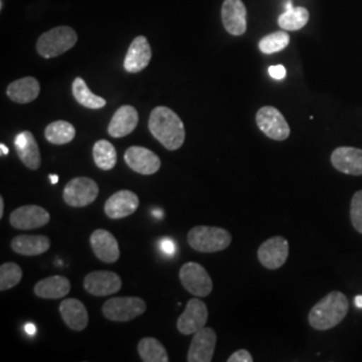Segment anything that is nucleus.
Returning a JSON list of instances; mask_svg holds the SVG:
<instances>
[{
    "mask_svg": "<svg viewBox=\"0 0 362 362\" xmlns=\"http://www.w3.org/2000/svg\"><path fill=\"white\" fill-rule=\"evenodd\" d=\"M350 220L357 233H362V189L353 194L350 202Z\"/></svg>",
    "mask_w": 362,
    "mask_h": 362,
    "instance_id": "nucleus-33",
    "label": "nucleus"
},
{
    "mask_svg": "<svg viewBox=\"0 0 362 362\" xmlns=\"http://www.w3.org/2000/svg\"><path fill=\"white\" fill-rule=\"evenodd\" d=\"M221 22L226 31L240 37L247 31V8L242 0H224L221 6Z\"/></svg>",
    "mask_w": 362,
    "mask_h": 362,
    "instance_id": "nucleus-11",
    "label": "nucleus"
},
{
    "mask_svg": "<svg viewBox=\"0 0 362 362\" xmlns=\"http://www.w3.org/2000/svg\"><path fill=\"white\" fill-rule=\"evenodd\" d=\"M71 90H73V95H74L76 101L78 104L82 105L83 107L97 110V109H103L106 106V100L103 97L95 95L94 93H91L90 89L86 85V82L81 77L74 79Z\"/></svg>",
    "mask_w": 362,
    "mask_h": 362,
    "instance_id": "nucleus-26",
    "label": "nucleus"
},
{
    "mask_svg": "<svg viewBox=\"0 0 362 362\" xmlns=\"http://www.w3.org/2000/svg\"><path fill=\"white\" fill-rule=\"evenodd\" d=\"M216 333L211 327H203L194 333L187 354L188 362H211L216 348Z\"/></svg>",
    "mask_w": 362,
    "mask_h": 362,
    "instance_id": "nucleus-14",
    "label": "nucleus"
},
{
    "mask_svg": "<svg viewBox=\"0 0 362 362\" xmlns=\"http://www.w3.org/2000/svg\"><path fill=\"white\" fill-rule=\"evenodd\" d=\"M288 258V242L282 236H274L263 242L258 250L260 264L267 270L281 269Z\"/></svg>",
    "mask_w": 362,
    "mask_h": 362,
    "instance_id": "nucleus-10",
    "label": "nucleus"
},
{
    "mask_svg": "<svg viewBox=\"0 0 362 362\" xmlns=\"http://www.w3.org/2000/svg\"><path fill=\"white\" fill-rule=\"evenodd\" d=\"M0 10H3V0H0Z\"/></svg>",
    "mask_w": 362,
    "mask_h": 362,
    "instance_id": "nucleus-44",
    "label": "nucleus"
},
{
    "mask_svg": "<svg viewBox=\"0 0 362 362\" xmlns=\"http://www.w3.org/2000/svg\"><path fill=\"white\" fill-rule=\"evenodd\" d=\"M228 362H252L254 358L251 356V353L246 349L236 350L235 353L231 354V357H228Z\"/></svg>",
    "mask_w": 362,
    "mask_h": 362,
    "instance_id": "nucleus-35",
    "label": "nucleus"
},
{
    "mask_svg": "<svg viewBox=\"0 0 362 362\" xmlns=\"http://www.w3.org/2000/svg\"><path fill=\"white\" fill-rule=\"evenodd\" d=\"M139 354L144 362H168L169 357L164 345L153 337H145L139 342Z\"/></svg>",
    "mask_w": 362,
    "mask_h": 362,
    "instance_id": "nucleus-28",
    "label": "nucleus"
},
{
    "mask_svg": "<svg viewBox=\"0 0 362 362\" xmlns=\"http://www.w3.org/2000/svg\"><path fill=\"white\" fill-rule=\"evenodd\" d=\"M349 313V299L344 293L332 291L322 298L309 313V324L313 329L325 332L341 324Z\"/></svg>",
    "mask_w": 362,
    "mask_h": 362,
    "instance_id": "nucleus-2",
    "label": "nucleus"
},
{
    "mask_svg": "<svg viewBox=\"0 0 362 362\" xmlns=\"http://www.w3.org/2000/svg\"><path fill=\"white\" fill-rule=\"evenodd\" d=\"M59 313L66 326L74 332H82L89 325V313L85 305L76 298L64 299L59 305Z\"/></svg>",
    "mask_w": 362,
    "mask_h": 362,
    "instance_id": "nucleus-21",
    "label": "nucleus"
},
{
    "mask_svg": "<svg viewBox=\"0 0 362 362\" xmlns=\"http://www.w3.org/2000/svg\"><path fill=\"white\" fill-rule=\"evenodd\" d=\"M179 275L182 287L194 297H208L212 293V279L202 264L188 262L181 267Z\"/></svg>",
    "mask_w": 362,
    "mask_h": 362,
    "instance_id": "nucleus-6",
    "label": "nucleus"
},
{
    "mask_svg": "<svg viewBox=\"0 0 362 362\" xmlns=\"http://www.w3.org/2000/svg\"><path fill=\"white\" fill-rule=\"evenodd\" d=\"M15 149L21 161L31 170H37L40 167V152L39 145L34 134L28 130L21 132L15 137Z\"/></svg>",
    "mask_w": 362,
    "mask_h": 362,
    "instance_id": "nucleus-22",
    "label": "nucleus"
},
{
    "mask_svg": "<svg viewBox=\"0 0 362 362\" xmlns=\"http://www.w3.org/2000/svg\"><path fill=\"white\" fill-rule=\"evenodd\" d=\"M90 246L94 255L104 263H116L119 259V247L113 233L106 230H95L91 233Z\"/></svg>",
    "mask_w": 362,
    "mask_h": 362,
    "instance_id": "nucleus-19",
    "label": "nucleus"
},
{
    "mask_svg": "<svg viewBox=\"0 0 362 362\" xmlns=\"http://www.w3.org/2000/svg\"><path fill=\"white\" fill-rule=\"evenodd\" d=\"M208 321L207 305L199 298L188 300L185 310L177 320V330L184 336H192L206 327Z\"/></svg>",
    "mask_w": 362,
    "mask_h": 362,
    "instance_id": "nucleus-9",
    "label": "nucleus"
},
{
    "mask_svg": "<svg viewBox=\"0 0 362 362\" xmlns=\"http://www.w3.org/2000/svg\"><path fill=\"white\" fill-rule=\"evenodd\" d=\"M25 330L28 336H35V333H37V327H35V325L33 324H27L25 326Z\"/></svg>",
    "mask_w": 362,
    "mask_h": 362,
    "instance_id": "nucleus-37",
    "label": "nucleus"
},
{
    "mask_svg": "<svg viewBox=\"0 0 362 362\" xmlns=\"http://www.w3.org/2000/svg\"><path fill=\"white\" fill-rule=\"evenodd\" d=\"M152 59V49L148 39L144 35H139L130 43L127 57L124 59V69L130 73L136 74L146 69Z\"/></svg>",
    "mask_w": 362,
    "mask_h": 362,
    "instance_id": "nucleus-17",
    "label": "nucleus"
},
{
    "mask_svg": "<svg viewBox=\"0 0 362 362\" xmlns=\"http://www.w3.org/2000/svg\"><path fill=\"white\" fill-rule=\"evenodd\" d=\"M50 181H52V184H57L59 181V177L57 175H50Z\"/></svg>",
    "mask_w": 362,
    "mask_h": 362,
    "instance_id": "nucleus-41",
    "label": "nucleus"
},
{
    "mask_svg": "<svg viewBox=\"0 0 362 362\" xmlns=\"http://www.w3.org/2000/svg\"><path fill=\"white\" fill-rule=\"evenodd\" d=\"M50 239L45 235H19L13 238L11 248L13 252L25 257H38L50 248Z\"/></svg>",
    "mask_w": 362,
    "mask_h": 362,
    "instance_id": "nucleus-24",
    "label": "nucleus"
},
{
    "mask_svg": "<svg viewBox=\"0 0 362 362\" xmlns=\"http://www.w3.org/2000/svg\"><path fill=\"white\" fill-rule=\"evenodd\" d=\"M257 125L260 132L274 141H285L291 132L284 115L274 106H263L259 109Z\"/></svg>",
    "mask_w": 362,
    "mask_h": 362,
    "instance_id": "nucleus-8",
    "label": "nucleus"
},
{
    "mask_svg": "<svg viewBox=\"0 0 362 362\" xmlns=\"http://www.w3.org/2000/svg\"><path fill=\"white\" fill-rule=\"evenodd\" d=\"M100 187L90 177H76L66 184L64 200L70 207L82 208L90 206L98 197Z\"/></svg>",
    "mask_w": 362,
    "mask_h": 362,
    "instance_id": "nucleus-7",
    "label": "nucleus"
},
{
    "mask_svg": "<svg viewBox=\"0 0 362 362\" xmlns=\"http://www.w3.org/2000/svg\"><path fill=\"white\" fill-rule=\"evenodd\" d=\"M290 8H293V3H291V0H287V3H286V10H290Z\"/></svg>",
    "mask_w": 362,
    "mask_h": 362,
    "instance_id": "nucleus-42",
    "label": "nucleus"
},
{
    "mask_svg": "<svg viewBox=\"0 0 362 362\" xmlns=\"http://www.w3.org/2000/svg\"><path fill=\"white\" fill-rule=\"evenodd\" d=\"M146 310V303L141 298L116 297L106 300L103 306L105 318L113 322H128Z\"/></svg>",
    "mask_w": 362,
    "mask_h": 362,
    "instance_id": "nucleus-5",
    "label": "nucleus"
},
{
    "mask_svg": "<svg viewBox=\"0 0 362 362\" xmlns=\"http://www.w3.org/2000/svg\"><path fill=\"white\" fill-rule=\"evenodd\" d=\"M152 136L168 151H177L185 141V128L172 109L157 106L149 117L148 122Z\"/></svg>",
    "mask_w": 362,
    "mask_h": 362,
    "instance_id": "nucleus-1",
    "label": "nucleus"
},
{
    "mask_svg": "<svg viewBox=\"0 0 362 362\" xmlns=\"http://www.w3.org/2000/svg\"><path fill=\"white\" fill-rule=\"evenodd\" d=\"M7 97L16 104H30L38 98L40 85L34 77H25L11 82L7 88Z\"/></svg>",
    "mask_w": 362,
    "mask_h": 362,
    "instance_id": "nucleus-23",
    "label": "nucleus"
},
{
    "mask_svg": "<svg viewBox=\"0 0 362 362\" xmlns=\"http://www.w3.org/2000/svg\"><path fill=\"white\" fill-rule=\"evenodd\" d=\"M23 278V272L19 264L7 262L0 267V291L10 290L15 286L19 285Z\"/></svg>",
    "mask_w": 362,
    "mask_h": 362,
    "instance_id": "nucleus-32",
    "label": "nucleus"
},
{
    "mask_svg": "<svg viewBox=\"0 0 362 362\" xmlns=\"http://www.w3.org/2000/svg\"><path fill=\"white\" fill-rule=\"evenodd\" d=\"M330 160L338 172L350 176H362V149L339 146L333 151Z\"/></svg>",
    "mask_w": 362,
    "mask_h": 362,
    "instance_id": "nucleus-18",
    "label": "nucleus"
},
{
    "mask_svg": "<svg viewBox=\"0 0 362 362\" xmlns=\"http://www.w3.org/2000/svg\"><path fill=\"white\" fill-rule=\"evenodd\" d=\"M188 245L197 252H219L231 245V233L220 227L197 226L188 233Z\"/></svg>",
    "mask_w": 362,
    "mask_h": 362,
    "instance_id": "nucleus-4",
    "label": "nucleus"
},
{
    "mask_svg": "<svg viewBox=\"0 0 362 362\" xmlns=\"http://www.w3.org/2000/svg\"><path fill=\"white\" fill-rule=\"evenodd\" d=\"M354 303L357 308H362V296H357L354 298Z\"/></svg>",
    "mask_w": 362,
    "mask_h": 362,
    "instance_id": "nucleus-40",
    "label": "nucleus"
},
{
    "mask_svg": "<svg viewBox=\"0 0 362 362\" xmlns=\"http://www.w3.org/2000/svg\"><path fill=\"white\" fill-rule=\"evenodd\" d=\"M155 215H157L158 218H161V216H163V212H161V211H155Z\"/></svg>",
    "mask_w": 362,
    "mask_h": 362,
    "instance_id": "nucleus-43",
    "label": "nucleus"
},
{
    "mask_svg": "<svg viewBox=\"0 0 362 362\" xmlns=\"http://www.w3.org/2000/svg\"><path fill=\"white\" fill-rule=\"evenodd\" d=\"M93 158L98 168L103 170H110L116 167V148L113 146V144L106 140H100L93 146Z\"/></svg>",
    "mask_w": 362,
    "mask_h": 362,
    "instance_id": "nucleus-29",
    "label": "nucleus"
},
{
    "mask_svg": "<svg viewBox=\"0 0 362 362\" xmlns=\"http://www.w3.org/2000/svg\"><path fill=\"white\" fill-rule=\"evenodd\" d=\"M70 281L62 275H52L34 286V294L43 299H61L70 293Z\"/></svg>",
    "mask_w": 362,
    "mask_h": 362,
    "instance_id": "nucleus-25",
    "label": "nucleus"
},
{
    "mask_svg": "<svg viewBox=\"0 0 362 362\" xmlns=\"http://www.w3.org/2000/svg\"><path fill=\"white\" fill-rule=\"evenodd\" d=\"M140 204L139 196L128 191L122 189L116 194H112L105 203V214L110 219H124L133 215Z\"/></svg>",
    "mask_w": 362,
    "mask_h": 362,
    "instance_id": "nucleus-16",
    "label": "nucleus"
},
{
    "mask_svg": "<svg viewBox=\"0 0 362 362\" xmlns=\"http://www.w3.org/2000/svg\"><path fill=\"white\" fill-rule=\"evenodd\" d=\"M139 124V113L136 107L130 105H124L117 109L116 113L109 122L107 133L113 139H122L130 134L137 128Z\"/></svg>",
    "mask_w": 362,
    "mask_h": 362,
    "instance_id": "nucleus-20",
    "label": "nucleus"
},
{
    "mask_svg": "<svg viewBox=\"0 0 362 362\" xmlns=\"http://www.w3.org/2000/svg\"><path fill=\"white\" fill-rule=\"evenodd\" d=\"M160 250L163 251V254H165L167 257H175L176 251H177V246L176 243L170 239V238H163L158 243Z\"/></svg>",
    "mask_w": 362,
    "mask_h": 362,
    "instance_id": "nucleus-34",
    "label": "nucleus"
},
{
    "mask_svg": "<svg viewBox=\"0 0 362 362\" xmlns=\"http://www.w3.org/2000/svg\"><path fill=\"white\" fill-rule=\"evenodd\" d=\"M4 216V199L0 197V219Z\"/></svg>",
    "mask_w": 362,
    "mask_h": 362,
    "instance_id": "nucleus-38",
    "label": "nucleus"
},
{
    "mask_svg": "<svg viewBox=\"0 0 362 362\" xmlns=\"http://www.w3.org/2000/svg\"><path fill=\"white\" fill-rule=\"evenodd\" d=\"M288 43H290V35L286 33L285 30L275 31L260 39L259 50L263 54H275V52L285 50Z\"/></svg>",
    "mask_w": 362,
    "mask_h": 362,
    "instance_id": "nucleus-31",
    "label": "nucleus"
},
{
    "mask_svg": "<svg viewBox=\"0 0 362 362\" xmlns=\"http://www.w3.org/2000/svg\"><path fill=\"white\" fill-rule=\"evenodd\" d=\"M50 221V214L39 206H22L10 215V224L16 230H35Z\"/></svg>",
    "mask_w": 362,
    "mask_h": 362,
    "instance_id": "nucleus-15",
    "label": "nucleus"
},
{
    "mask_svg": "<svg viewBox=\"0 0 362 362\" xmlns=\"http://www.w3.org/2000/svg\"><path fill=\"white\" fill-rule=\"evenodd\" d=\"M0 151H1V156L8 155V148L4 144H0Z\"/></svg>",
    "mask_w": 362,
    "mask_h": 362,
    "instance_id": "nucleus-39",
    "label": "nucleus"
},
{
    "mask_svg": "<svg viewBox=\"0 0 362 362\" xmlns=\"http://www.w3.org/2000/svg\"><path fill=\"white\" fill-rule=\"evenodd\" d=\"M85 290L95 297H106L118 293L122 287L121 278L113 272H93L83 279Z\"/></svg>",
    "mask_w": 362,
    "mask_h": 362,
    "instance_id": "nucleus-12",
    "label": "nucleus"
},
{
    "mask_svg": "<svg viewBox=\"0 0 362 362\" xmlns=\"http://www.w3.org/2000/svg\"><path fill=\"white\" fill-rule=\"evenodd\" d=\"M310 13L305 7H293L278 18V25L285 31H298L308 25Z\"/></svg>",
    "mask_w": 362,
    "mask_h": 362,
    "instance_id": "nucleus-30",
    "label": "nucleus"
},
{
    "mask_svg": "<svg viewBox=\"0 0 362 362\" xmlns=\"http://www.w3.org/2000/svg\"><path fill=\"white\" fill-rule=\"evenodd\" d=\"M124 158L132 170L145 176L155 175L161 168L160 157L144 146H130L127 149Z\"/></svg>",
    "mask_w": 362,
    "mask_h": 362,
    "instance_id": "nucleus-13",
    "label": "nucleus"
},
{
    "mask_svg": "<svg viewBox=\"0 0 362 362\" xmlns=\"http://www.w3.org/2000/svg\"><path fill=\"white\" fill-rule=\"evenodd\" d=\"M77 40L78 35L74 28L69 26L55 27L39 37L37 52L40 57L50 59L73 49Z\"/></svg>",
    "mask_w": 362,
    "mask_h": 362,
    "instance_id": "nucleus-3",
    "label": "nucleus"
},
{
    "mask_svg": "<svg viewBox=\"0 0 362 362\" xmlns=\"http://www.w3.org/2000/svg\"><path fill=\"white\" fill-rule=\"evenodd\" d=\"M45 139L54 145H65L76 139V128L64 119L54 121L45 129Z\"/></svg>",
    "mask_w": 362,
    "mask_h": 362,
    "instance_id": "nucleus-27",
    "label": "nucleus"
},
{
    "mask_svg": "<svg viewBox=\"0 0 362 362\" xmlns=\"http://www.w3.org/2000/svg\"><path fill=\"white\" fill-rule=\"evenodd\" d=\"M269 74H270L274 79H284V78L286 77V74H287V71H286L285 66H270V67H269Z\"/></svg>",
    "mask_w": 362,
    "mask_h": 362,
    "instance_id": "nucleus-36",
    "label": "nucleus"
}]
</instances>
